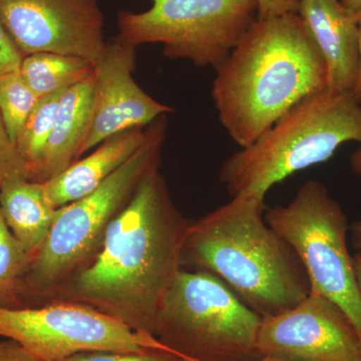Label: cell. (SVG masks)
<instances>
[{
  "mask_svg": "<svg viewBox=\"0 0 361 361\" xmlns=\"http://www.w3.org/2000/svg\"><path fill=\"white\" fill-rule=\"evenodd\" d=\"M160 167L147 173L111 221L96 257L47 301L87 304L154 336L161 300L183 269L190 225L173 202Z\"/></svg>",
  "mask_w": 361,
  "mask_h": 361,
  "instance_id": "obj_1",
  "label": "cell"
},
{
  "mask_svg": "<svg viewBox=\"0 0 361 361\" xmlns=\"http://www.w3.org/2000/svg\"><path fill=\"white\" fill-rule=\"evenodd\" d=\"M329 89L322 54L298 13L257 18L216 68L212 99L241 148L306 97Z\"/></svg>",
  "mask_w": 361,
  "mask_h": 361,
  "instance_id": "obj_2",
  "label": "cell"
},
{
  "mask_svg": "<svg viewBox=\"0 0 361 361\" xmlns=\"http://www.w3.org/2000/svg\"><path fill=\"white\" fill-rule=\"evenodd\" d=\"M265 200L233 197L198 221L190 223L183 266L205 271L268 317L302 302L310 284L291 246L266 223Z\"/></svg>",
  "mask_w": 361,
  "mask_h": 361,
  "instance_id": "obj_3",
  "label": "cell"
},
{
  "mask_svg": "<svg viewBox=\"0 0 361 361\" xmlns=\"http://www.w3.org/2000/svg\"><path fill=\"white\" fill-rule=\"evenodd\" d=\"M351 142L361 145V106L353 92L329 87L302 99L253 144L228 157L218 178L231 198L265 200L278 183L329 161Z\"/></svg>",
  "mask_w": 361,
  "mask_h": 361,
  "instance_id": "obj_4",
  "label": "cell"
},
{
  "mask_svg": "<svg viewBox=\"0 0 361 361\" xmlns=\"http://www.w3.org/2000/svg\"><path fill=\"white\" fill-rule=\"evenodd\" d=\"M167 115L149 125L148 139L134 156L92 193L61 207L25 277V300L47 302L54 292L90 264L111 221L129 203L140 182L161 165Z\"/></svg>",
  "mask_w": 361,
  "mask_h": 361,
  "instance_id": "obj_5",
  "label": "cell"
},
{
  "mask_svg": "<svg viewBox=\"0 0 361 361\" xmlns=\"http://www.w3.org/2000/svg\"><path fill=\"white\" fill-rule=\"evenodd\" d=\"M261 322L219 278L180 269L161 300L154 336L185 361H254Z\"/></svg>",
  "mask_w": 361,
  "mask_h": 361,
  "instance_id": "obj_6",
  "label": "cell"
},
{
  "mask_svg": "<svg viewBox=\"0 0 361 361\" xmlns=\"http://www.w3.org/2000/svg\"><path fill=\"white\" fill-rule=\"evenodd\" d=\"M264 218L298 256L310 292L336 302L361 341V292L348 245L350 224L339 202L322 182L310 180L287 205L266 207Z\"/></svg>",
  "mask_w": 361,
  "mask_h": 361,
  "instance_id": "obj_7",
  "label": "cell"
},
{
  "mask_svg": "<svg viewBox=\"0 0 361 361\" xmlns=\"http://www.w3.org/2000/svg\"><path fill=\"white\" fill-rule=\"evenodd\" d=\"M142 13L118 14L127 44H161L166 58L217 68L257 20V0H151Z\"/></svg>",
  "mask_w": 361,
  "mask_h": 361,
  "instance_id": "obj_8",
  "label": "cell"
},
{
  "mask_svg": "<svg viewBox=\"0 0 361 361\" xmlns=\"http://www.w3.org/2000/svg\"><path fill=\"white\" fill-rule=\"evenodd\" d=\"M0 337L18 342L42 361H63L87 351L171 353L155 336L87 304L66 300L0 306Z\"/></svg>",
  "mask_w": 361,
  "mask_h": 361,
  "instance_id": "obj_9",
  "label": "cell"
},
{
  "mask_svg": "<svg viewBox=\"0 0 361 361\" xmlns=\"http://www.w3.org/2000/svg\"><path fill=\"white\" fill-rule=\"evenodd\" d=\"M0 20L23 58L51 52L96 65L106 47L99 0H0Z\"/></svg>",
  "mask_w": 361,
  "mask_h": 361,
  "instance_id": "obj_10",
  "label": "cell"
},
{
  "mask_svg": "<svg viewBox=\"0 0 361 361\" xmlns=\"http://www.w3.org/2000/svg\"><path fill=\"white\" fill-rule=\"evenodd\" d=\"M257 351L278 361H361V341L336 302L310 292L295 307L262 317Z\"/></svg>",
  "mask_w": 361,
  "mask_h": 361,
  "instance_id": "obj_11",
  "label": "cell"
},
{
  "mask_svg": "<svg viewBox=\"0 0 361 361\" xmlns=\"http://www.w3.org/2000/svg\"><path fill=\"white\" fill-rule=\"evenodd\" d=\"M135 61L137 47L118 37L106 42L94 65L92 113L80 159L113 135L147 127L161 116L174 113V109L154 99L135 82Z\"/></svg>",
  "mask_w": 361,
  "mask_h": 361,
  "instance_id": "obj_12",
  "label": "cell"
},
{
  "mask_svg": "<svg viewBox=\"0 0 361 361\" xmlns=\"http://www.w3.org/2000/svg\"><path fill=\"white\" fill-rule=\"evenodd\" d=\"M298 16L329 73V87L353 92L358 68L357 16L341 0H299Z\"/></svg>",
  "mask_w": 361,
  "mask_h": 361,
  "instance_id": "obj_13",
  "label": "cell"
},
{
  "mask_svg": "<svg viewBox=\"0 0 361 361\" xmlns=\"http://www.w3.org/2000/svg\"><path fill=\"white\" fill-rule=\"evenodd\" d=\"M149 126L109 137L96 151L71 164L63 172L42 183L54 208L68 205L92 193L135 155L148 139Z\"/></svg>",
  "mask_w": 361,
  "mask_h": 361,
  "instance_id": "obj_14",
  "label": "cell"
},
{
  "mask_svg": "<svg viewBox=\"0 0 361 361\" xmlns=\"http://www.w3.org/2000/svg\"><path fill=\"white\" fill-rule=\"evenodd\" d=\"M94 75L63 92L54 130L33 177L35 182L44 183L56 177L80 159L92 113Z\"/></svg>",
  "mask_w": 361,
  "mask_h": 361,
  "instance_id": "obj_15",
  "label": "cell"
},
{
  "mask_svg": "<svg viewBox=\"0 0 361 361\" xmlns=\"http://www.w3.org/2000/svg\"><path fill=\"white\" fill-rule=\"evenodd\" d=\"M0 210L14 237L35 257L58 210L47 198L44 184L23 178L4 180L0 185Z\"/></svg>",
  "mask_w": 361,
  "mask_h": 361,
  "instance_id": "obj_16",
  "label": "cell"
},
{
  "mask_svg": "<svg viewBox=\"0 0 361 361\" xmlns=\"http://www.w3.org/2000/svg\"><path fill=\"white\" fill-rule=\"evenodd\" d=\"M20 73L40 99L87 80L94 75V63L78 56L39 52L23 58Z\"/></svg>",
  "mask_w": 361,
  "mask_h": 361,
  "instance_id": "obj_17",
  "label": "cell"
},
{
  "mask_svg": "<svg viewBox=\"0 0 361 361\" xmlns=\"http://www.w3.org/2000/svg\"><path fill=\"white\" fill-rule=\"evenodd\" d=\"M65 92L63 90L40 97L16 140V149L28 169L32 180L54 130L59 104Z\"/></svg>",
  "mask_w": 361,
  "mask_h": 361,
  "instance_id": "obj_18",
  "label": "cell"
},
{
  "mask_svg": "<svg viewBox=\"0 0 361 361\" xmlns=\"http://www.w3.org/2000/svg\"><path fill=\"white\" fill-rule=\"evenodd\" d=\"M32 257L14 237L0 210V306H23Z\"/></svg>",
  "mask_w": 361,
  "mask_h": 361,
  "instance_id": "obj_19",
  "label": "cell"
},
{
  "mask_svg": "<svg viewBox=\"0 0 361 361\" xmlns=\"http://www.w3.org/2000/svg\"><path fill=\"white\" fill-rule=\"evenodd\" d=\"M39 99L20 71L0 77V116L14 144Z\"/></svg>",
  "mask_w": 361,
  "mask_h": 361,
  "instance_id": "obj_20",
  "label": "cell"
},
{
  "mask_svg": "<svg viewBox=\"0 0 361 361\" xmlns=\"http://www.w3.org/2000/svg\"><path fill=\"white\" fill-rule=\"evenodd\" d=\"M14 178L30 180V175L0 116V185Z\"/></svg>",
  "mask_w": 361,
  "mask_h": 361,
  "instance_id": "obj_21",
  "label": "cell"
},
{
  "mask_svg": "<svg viewBox=\"0 0 361 361\" xmlns=\"http://www.w3.org/2000/svg\"><path fill=\"white\" fill-rule=\"evenodd\" d=\"M63 361H185L166 351L148 353H118V351H87L71 356Z\"/></svg>",
  "mask_w": 361,
  "mask_h": 361,
  "instance_id": "obj_22",
  "label": "cell"
},
{
  "mask_svg": "<svg viewBox=\"0 0 361 361\" xmlns=\"http://www.w3.org/2000/svg\"><path fill=\"white\" fill-rule=\"evenodd\" d=\"M23 56L0 20V77L20 71Z\"/></svg>",
  "mask_w": 361,
  "mask_h": 361,
  "instance_id": "obj_23",
  "label": "cell"
},
{
  "mask_svg": "<svg viewBox=\"0 0 361 361\" xmlns=\"http://www.w3.org/2000/svg\"><path fill=\"white\" fill-rule=\"evenodd\" d=\"M257 18H276L288 13H298L299 0H257Z\"/></svg>",
  "mask_w": 361,
  "mask_h": 361,
  "instance_id": "obj_24",
  "label": "cell"
},
{
  "mask_svg": "<svg viewBox=\"0 0 361 361\" xmlns=\"http://www.w3.org/2000/svg\"><path fill=\"white\" fill-rule=\"evenodd\" d=\"M0 361H42L30 355L18 342L6 339L0 341Z\"/></svg>",
  "mask_w": 361,
  "mask_h": 361,
  "instance_id": "obj_25",
  "label": "cell"
},
{
  "mask_svg": "<svg viewBox=\"0 0 361 361\" xmlns=\"http://www.w3.org/2000/svg\"><path fill=\"white\" fill-rule=\"evenodd\" d=\"M357 26H358V68L357 75L355 87L353 90V96L356 101L361 106V11L357 14Z\"/></svg>",
  "mask_w": 361,
  "mask_h": 361,
  "instance_id": "obj_26",
  "label": "cell"
},
{
  "mask_svg": "<svg viewBox=\"0 0 361 361\" xmlns=\"http://www.w3.org/2000/svg\"><path fill=\"white\" fill-rule=\"evenodd\" d=\"M350 244L357 252H361V219L350 225L349 230Z\"/></svg>",
  "mask_w": 361,
  "mask_h": 361,
  "instance_id": "obj_27",
  "label": "cell"
},
{
  "mask_svg": "<svg viewBox=\"0 0 361 361\" xmlns=\"http://www.w3.org/2000/svg\"><path fill=\"white\" fill-rule=\"evenodd\" d=\"M349 166H350L351 171L361 179V145L360 148L356 149L349 158Z\"/></svg>",
  "mask_w": 361,
  "mask_h": 361,
  "instance_id": "obj_28",
  "label": "cell"
},
{
  "mask_svg": "<svg viewBox=\"0 0 361 361\" xmlns=\"http://www.w3.org/2000/svg\"><path fill=\"white\" fill-rule=\"evenodd\" d=\"M341 1L345 8L355 16H357L361 11V0H341Z\"/></svg>",
  "mask_w": 361,
  "mask_h": 361,
  "instance_id": "obj_29",
  "label": "cell"
},
{
  "mask_svg": "<svg viewBox=\"0 0 361 361\" xmlns=\"http://www.w3.org/2000/svg\"><path fill=\"white\" fill-rule=\"evenodd\" d=\"M353 258L356 279H357L358 286H360V290L361 292V252H356L355 255H353Z\"/></svg>",
  "mask_w": 361,
  "mask_h": 361,
  "instance_id": "obj_30",
  "label": "cell"
},
{
  "mask_svg": "<svg viewBox=\"0 0 361 361\" xmlns=\"http://www.w3.org/2000/svg\"><path fill=\"white\" fill-rule=\"evenodd\" d=\"M254 361H278V360H265V358H260V360H254Z\"/></svg>",
  "mask_w": 361,
  "mask_h": 361,
  "instance_id": "obj_31",
  "label": "cell"
}]
</instances>
